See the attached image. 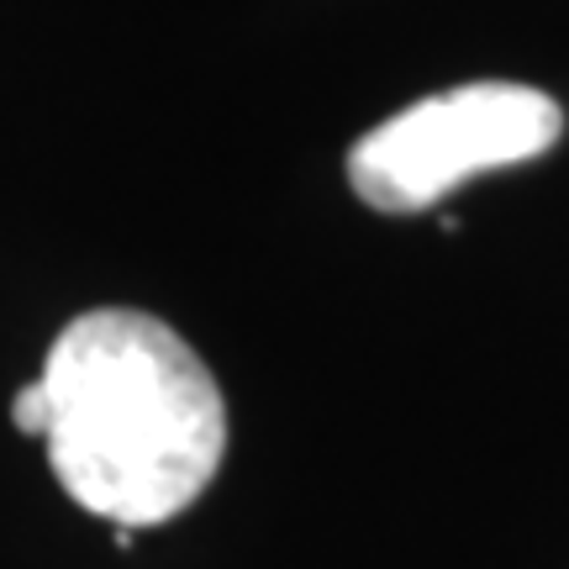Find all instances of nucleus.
<instances>
[{"instance_id": "1", "label": "nucleus", "mask_w": 569, "mask_h": 569, "mask_svg": "<svg viewBox=\"0 0 569 569\" xmlns=\"http://www.w3.org/2000/svg\"><path fill=\"white\" fill-rule=\"evenodd\" d=\"M48 465L122 532L180 517L222 469L227 407L201 353L148 311H84L42 365Z\"/></svg>"}, {"instance_id": "2", "label": "nucleus", "mask_w": 569, "mask_h": 569, "mask_svg": "<svg viewBox=\"0 0 569 569\" xmlns=\"http://www.w3.org/2000/svg\"><path fill=\"white\" fill-rule=\"evenodd\" d=\"M559 132H565L559 101L532 84H459L365 132L348 148V180L365 206L411 217L438 206L469 174L549 153Z\"/></svg>"}, {"instance_id": "3", "label": "nucleus", "mask_w": 569, "mask_h": 569, "mask_svg": "<svg viewBox=\"0 0 569 569\" xmlns=\"http://www.w3.org/2000/svg\"><path fill=\"white\" fill-rule=\"evenodd\" d=\"M11 422L27 432V438H48V390L42 380L17 390V401H11Z\"/></svg>"}]
</instances>
